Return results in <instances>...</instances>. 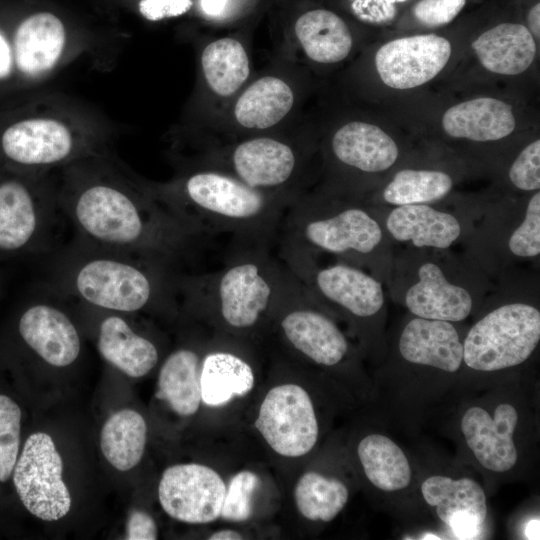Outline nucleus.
Instances as JSON below:
<instances>
[{
    "label": "nucleus",
    "mask_w": 540,
    "mask_h": 540,
    "mask_svg": "<svg viewBox=\"0 0 540 540\" xmlns=\"http://www.w3.org/2000/svg\"><path fill=\"white\" fill-rule=\"evenodd\" d=\"M12 55L10 48L4 37L0 34V77H5L10 73Z\"/></svg>",
    "instance_id": "37998d69"
},
{
    "label": "nucleus",
    "mask_w": 540,
    "mask_h": 540,
    "mask_svg": "<svg viewBox=\"0 0 540 540\" xmlns=\"http://www.w3.org/2000/svg\"><path fill=\"white\" fill-rule=\"evenodd\" d=\"M405 0H351L353 12L362 20L382 22L395 13V4Z\"/></svg>",
    "instance_id": "a19ab883"
},
{
    "label": "nucleus",
    "mask_w": 540,
    "mask_h": 540,
    "mask_svg": "<svg viewBox=\"0 0 540 540\" xmlns=\"http://www.w3.org/2000/svg\"><path fill=\"white\" fill-rule=\"evenodd\" d=\"M201 63L209 86L221 96L233 94L249 75L246 51L232 38L218 39L206 46Z\"/></svg>",
    "instance_id": "2f4dec72"
},
{
    "label": "nucleus",
    "mask_w": 540,
    "mask_h": 540,
    "mask_svg": "<svg viewBox=\"0 0 540 540\" xmlns=\"http://www.w3.org/2000/svg\"><path fill=\"white\" fill-rule=\"evenodd\" d=\"M37 182L0 179V260L48 252L55 244L64 217L59 195Z\"/></svg>",
    "instance_id": "423d86ee"
},
{
    "label": "nucleus",
    "mask_w": 540,
    "mask_h": 540,
    "mask_svg": "<svg viewBox=\"0 0 540 540\" xmlns=\"http://www.w3.org/2000/svg\"><path fill=\"white\" fill-rule=\"evenodd\" d=\"M276 243H232L223 265L209 272L178 273L179 305L210 314L230 329L255 328L272 308L287 267Z\"/></svg>",
    "instance_id": "7ed1b4c3"
},
{
    "label": "nucleus",
    "mask_w": 540,
    "mask_h": 540,
    "mask_svg": "<svg viewBox=\"0 0 540 540\" xmlns=\"http://www.w3.org/2000/svg\"><path fill=\"white\" fill-rule=\"evenodd\" d=\"M277 238L311 253L323 251L356 260L373 253L383 233L371 213L359 206L326 208L296 200L287 209Z\"/></svg>",
    "instance_id": "39448f33"
},
{
    "label": "nucleus",
    "mask_w": 540,
    "mask_h": 540,
    "mask_svg": "<svg viewBox=\"0 0 540 540\" xmlns=\"http://www.w3.org/2000/svg\"><path fill=\"white\" fill-rule=\"evenodd\" d=\"M399 351L408 362L455 372L463 361V344L449 321L416 317L399 339Z\"/></svg>",
    "instance_id": "6ab92c4d"
},
{
    "label": "nucleus",
    "mask_w": 540,
    "mask_h": 540,
    "mask_svg": "<svg viewBox=\"0 0 540 540\" xmlns=\"http://www.w3.org/2000/svg\"><path fill=\"white\" fill-rule=\"evenodd\" d=\"M540 340V312L527 303L502 305L480 319L463 344V360L477 371L517 366L534 352Z\"/></svg>",
    "instance_id": "0eeeda50"
},
{
    "label": "nucleus",
    "mask_w": 540,
    "mask_h": 540,
    "mask_svg": "<svg viewBox=\"0 0 540 540\" xmlns=\"http://www.w3.org/2000/svg\"><path fill=\"white\" fill-rule=\"evenodd\" d=\"M332 151L341 163L369 173L387 170L399 155L398 146L386 132L358 121L342 126L334 134Z\"/></svg>",
    "instance_id": "4be33fe9"
},
{
    "label": "nucleus",
    "mask_w": 540,
    "mask_h": 540,
    "mask_svg": "<svg viewBox=\"0 0 540 540\" xmlns=\"http://www.w3.org/2000/svg\"><path fill=\"white\" fill-rule=\"evenodd\" d=\"M386 228L394 239L410 241L420 248L446 249L461 234V225L455 216L426 204L395 207L386 219Z\"/></svg>",
    "instance_id": "412c9836"
},
{
    "label": "nucleus",
    "mask_w": 540,
    "mask_h": 540,
    "mask_svg": "<svg viewBox=\"0 0 540 540\" xmlns=\"http://www.w3.org/2000/svg\"><path fill=\"white\" fill-rule=\"evenodd\" d=\"M294 96L283 80L267 76L251 84L235 105V118L250 129H266L281 121L291 110Z\"/></svg>",
    "instance_id": "c85d7f7f"
},
{
    "label": "nucleus",
    "mask_w": 540,
    "mask_h": 540,
    "mask_svg": "<svg viewBox=\"0 0 540 540\" xmlns=\"http://www.w3.org/2000/svg\"><path fill=\"white\" fill-rule=\"evenodd\" d=\"M191 6V0H141L139 3L141 14L152 21L180 16Z\"/></svg>",
    "instance_id": "ea45409f"
},
{
    "label": "nucleus",
    "mask_w": 540,
    "mask_h": 540,
    "mask_svg": "<svg viewBox=\"0 0 540 540\" xmlns=\"http://www.w3.org/2000/svg\"><path fill=\"white\" fill-rule=\"evenodd\" d=\"M451 44L435 34L392 40L376 53L375 65L381 80L395 89H410L433 79L447 64Z\"/></svg>",
    "instance_id": "ddd939ff"
},
{
    "label": "nucleus",
    "mask_w": 540,
    "mask_h": 540,
    "mask_svg": "<svg viewBox=\"0 0 540 540\" xmlns=\"http://www.w3.org/2000/svg\"><path fill=\"white\" fill-rule=\"evenodd\" d=\"M418 281L407 290L405 304L416 317L457 322L466 319L472 310L471 294L451 283L434 262L420 265Z\"/></svg>",
    "instance_id": "a211bd4d"
},
{
    "label": "nucleus",
    "mask_w": 540,
    "mask_h": 540,
    "mask_svg": "<svg viewBox=\"0 0 540 540\" xmlns=\"http://www.w3.org/2000/svg\"><path fill=\"white\" fill-rule=\"evenodd\" d=\"M176 215L213 238L233 243H276L290 204L217 171H198L181 184L155 193Z\"/></svg>",
    "instance_id": "20e7f679"
},
{
    "label": "nucleus",
    "mask_w": 540,
    "mask_h": 540,
    "mask_svg": "<svg viewBox=\"0 0 540 540\" xmlns=\"http://www.w3.org/2000/svg\"><path fill=\"white\" fill-rule=\"evenodd\" d=\"M82 144L73 131L53 118H28L8 126L0 137V153L10 164L38 171L77 158Z\"/></svg>",
    "instance_id": "f8f14e48"
},
{
    "label": "nucleus",
    "mask_w": 540,
    "mask_h": 540,
    "mask_svg": "<svg viewBox=\"0 0 540 540\" xmlns=\"http://www.w3.org/2000/svg\"><path fill=\"white\" fill-rule=\"evenodd\" d=\"M201 359L194 349L181 347L170 353L160 368L156 397L181 416L195 414L202 401Z\"/></svg>",
    "instance_id": "a878e982"
},
{
    "label": "nucleus",
    "mask_w": 540,
    "mask_h": 540,
    "mask_svg": "<svg viewBox=\"0 0 540 540\" xmlns=\"http://www.w3.org/2000/svg\"><path fill=\"white\" fill-rule=\"evenodd\" d=\"M21 410L8 396L0 394V482H6L18 458Z\"/></svg>",
    "instance_id": "f704fd0d"
},
{
    "label": "nucleus",
    "mask_w": 540,
    "mask_h": 540,
    "mask_svg": "<svg viewBox=\"0 0 540 540\" xmlns=\"http://www.w3.org/2000/svg\"><path fill=\"white\" fill-rule=\"evenodd\" d=\"M528 25L531 34L539 38L540 36V4H535L528 14Z\"/></svg>",
    "instance_id": "a18cd8bd"
},
{
    "label": "nucleus",
    "mask_w": 540,
    "mask_h": 540,
    "mask_svg": "<svg viewBox=\"0 0 540 540\" xmlns=\"http://www.w3.org/2000/svg\"><path fill=\"white\" fill-rule=\"evenodd\" d=\"M147 425L141 414L131 409L111 415L102 427L100 447L106 460L119 471L134 468L142 459Z\"/></svg>",
    "instance_id": "c756f323"
},
{
    "label": "nucleus",
    "mask_w": 540,
    "mask_h": 540,
    "mask_svg": "<svg viewBox=\"0 0 540 540\" xmlns=\"http://www.w3.org/2000/svg\"><path fill=\"white\" fill-rule=\"evenodd\" d=\"M254 382L251 365L234 352L214 350L201 359V400L208 406H222L234 396L248 394Z\"/></svg>",
    "instance_id": "393cba45"
},
{
    "label": "nucleus",
    "mask_w": 540,
    "mask_h": 540,
    "mask_svg": "<svg viewBox=\"0 0 540 540\" xmlns=\"http://www.w3.org/2000/svg\"><path fill=\"white\" fill-rule=\"evenodd\" d=\"M96 172L74 171L59 194L74 239L152 257L178 270L210 239L155 193L139 191L108 171Z\"/></svg>",
    "instance_id": "f257e3e1"
},
{
    "label": "nucleus",
    "mask_w": 540,
    "mask_h": 540,
    "mask_svg": "<svg viewBox=\"0 0 540 540\" xmlns=\"http://www.w3.org/2000/svg\"><path fill=\"white\" fill-rule=\"evenodd\" d=\"M101 311L104 315L97 327V349L102 358L127 376L148 374L159 360L155 343L133 328L126 313Z\"/></svg>",
    "instance_id": "f3484780"
},
{
    "label": "nucleus",
    "mask_w": 540,
    "mask_h": 540,
    "mask_svg": "<svg viewBox=\"0 0 540 540\" xmlns=\"http://www.w3.org/2000/svg\"><path fill=\"white\" fill-rule=\"evenodd\" d=\"M295 33L307 56L319 63L339 62L352 48L347 25L328 10H312L300 16L295 23Z\"/></svg>",
    "instance_id": "cd10ccee"
},
{
    "label": "nucleus",
    "mask_w": 540,
    "mask_h": 540,
    "mask_svg": "<svg viewBox=\"0 0 540 540\" xmlns=\"http://www.w3.org/2000/svg\"><path fill=\"white\" fill-rule=\"evenodd\" d=\"M128 540H155L157 526L153 518L141 510H133L128 517L126 526Z\"/></svg>",
    "instance_id": "79ce46f5"
},
{
    "label": "nucleus",
    "mask_w": 540,
    "mask_h": 540,
    "mask_svg": "<svg viewBox=\"0 0 540 540\" xmlns=\"http://www.w3.org/2000/svg\"><path fill=\"white\" fill-rule=\"evenodd\" d=\"M267 444L285 457H300L318 439V422L310 396L297 384L268 391L254 422Z\"/></svg>",
    "instance_id": "9d476101"
},
{
    "label": "nucleus",
    "mask_w": 540,
    "mask_h": 540,
    "mask_svg": "<svg viewBox=\"0 0 540 540\" xmlns=\"http://www.w3.org/2000/svg\"><path fill=\"white\" fill-rule=\"evenodd\" d=\"M230 164L236 179L276 197L273 189H279L294 175L296 155L286 143L262 137L237 145L230 156Z\"/></svg>",
    "instance_id": "dca6fc26"
},
{
    "label": "nucleus",
    "mask_w": 540,
    "mask_h": 540,
    "mask_svg": "<svg viewBox=\"0 0 540 540\" xmlns=\"http://www.w3.org/2000/svg\"><path fill=\"white\" fill-rule=\"evenodd\" d=\"M62 470V458L50 435L31 434L17 458L13 481L22 504L39 519L59 520L70 510L71 497Z\"/></svg>",
    "instance_id": "1a4fd4ad"
},
{
    "label": "nucleus",
    "mask_w": 540,
    "mask_h": 540,
    "mask_svg": "<svg viewBox=\"0 0 540 540\" xmlns=\"http://www.w3.org/2000/svg\"><path fill=\"white\" fill-rule=\"evenodd\" d=\"M259 484L258 475L252 471L235 474L226 486L220 517L231 522L248 520L253 514V497Z\"/></svg>",
    "instance_id": "c9c22d12"
},
{
    "label": "nucleus",
    "mask_w": 540,
    "mask_h": 540,
    "mask_svg": "<svg viewBox=\"0 0 540 540\" xmlns=\"http://www.w3.org/2000/svg\"><path fill=\"white\" fill-rule=\"evenodd\" d=\"M421 492L446 525L458 518L471 519L483 525L486 519L485 493L472 479L434 475L423 481Z\"/></svg>",
    "instance_id": "bb28decb"
},
{
    "label": "nucleus",
    "mask_w": 540,
    "mask_h": 540,
    "mask_svg": "<svg viewBox=\"0 0 540 540\" xmlns=\"http://www.w3.org/2000/svg\"><path fill=\"white\" fill-rule=\"evenodd\" d=\"M525 536L528 539H539V519H532L525 528Z\"/></svg>",
    "instance_id": "de8ad7c7"
},
{
    "label": "nucleus",
    "mask_w": 540,
    "mask_h": 540,
    "mask_svg": "<svg viewBox=\"0 0 540 540\" xmlns=\"http://www.w3.org/2000/svg\"><path fill=\"white\" fill-rule=\"evenodd\" d=\"M465 3L466 0H420L413 13L422 24L437 27L451 22Z\"/></svg>",
    "instance_id": "58836bf2"
},
{
    "label": "nucleus",
    "mask_w": 540,
    "mask_h": 540,
    "mask_svg": "<svg viewBox=\"0 0 540 540\" xmlns=\"http://www.w3.org/2000/svg\"><path fill=\"white\" fill-rule=\"evenodd\" d=\"M472 48L487 70L503 75L524 72L536 55L529 29L514 23H502L484 32L473 41Z\"/></svg>",
    "instance_id": "b1692460"
},
{
    "label": "nucleus",
    "mask_w": 540,
    "mask_h": 540,
    "mask_svg": "<svg viewBox=\"0 0 540 540\" xmlns=\"http://www.w3.org/2000/svg\"><path fill=\"white\" fill-rule=\"evenodd\" d=\"M225 492L222 477L212 468L197 463L168 467L158 486L162 509L173 519L191 524L218 519Z\"/></svg>",
    "instance_id": "9b49d317"
},
{
    "label": "nucleus",
    "mask_w": 540,
    "mask_h": 540,
    "mask_svg": "<svg viewBox=\"0 0 540 540\" xmlns=\"http://www.w3.org/2000/svg\"><path fill=\"white\" fill-rule=\"evenodd\" d=\"M348 497V489L340 480L313 471L304 473L294 490L299 512L312 521L333 520L346 505Z\"/></svg>",
    "instance_id": "473e14b6"
},
{
    "label": "nucleus",
    "mask_w": 540,
    "mask_h": 540,
    "mask_svg": "<svg viewBox=\"0 0 540 540\" xmlns=\"http://www.w3.org/2000/svg\"><path fill=\"white\" fill-rule=\"evenodd\" d=\"M270 316L277 318L286 342L319 365H337L348 352L342 331L315 307V299L288 267Z\"/></svg>",
    "instance_id": "6e6552de"
},
{
    "label": "nucleus",
    "mask_w": 540,
    "mask_h": 540,
    "mask_svg": "<svg viewBox=\"0 0 540 540\" xmlns=\"http://www.w3.org/2000/svg\"><path fill=\"white\" fill-rule=\"evenodd\" d=\"M18 332L29 349L53 367H67L81 352L76 325L64 309L52 301L29 304L18 320Z\"/></svg>",
    "instance_id": "4468645a"
},
{
    "label": "nucleus",
    "mask_w": 540,
    "mask_h": 540,
    "mask_svg": "<svg viewBox=\"0 0 540 540\" xmlns=\"http://www.w3.org/2000/svg\"><path fill=\"white\" fill-rule=\"evenodd\" d=\"M451 177L435 170L404 169L395 174L383 191V199L392 205L426 204L446 196Z\"/></svg>",
    "instance_id": "72a5a7b5"
},
{
    "label": "nucleus",
    "mask_w": 540,
    "mask_h": 540,
    "mask_svg": "<svg viewBox=\"0 0 540 540\" xmlns=\"http://www.w3.org/2000/svg\"><path fill=\"white\" fill-rule=\"evenodd\" d=\"M508 247L512 254L522 258L536 257L540 253V193L529 200L521 224L511 234Z\"/></svg>",
    "instance_id": "e433bc0d"
},
{
    "label": "nucleus",
    "mask_w": 540,
    "mask_h": 540,
    "mask_svg": "<svg viewBox=\"0 0 540 540\" xmlns=\"http://www.w3.org/2000/svg\"><path fill=\"white\" fill-rule=\"evenodd\" d=\"M228 0H201V7L204 13L209 16L220 15Z\"/></svg>",
    "instance_id": "c03bdc74"
},
{
    "label": "nucleus",
    "mask_w": 540,
    "mask_h": 540,
    "mask_svg": "<svg viewBox=\"0 0 540 540\" xmlns=\"http://www.w3.org/2000/svg\"><path fill=\"white\" fill-rule=\"evenodd\" d=\"M509 178L520 190L531 191L540 188V141L526 146L515 159L509 170Z\"/></svg>",
    "instance_id": "4c0bfd02"
},
{
    "label": "nucleus",
    "mask_w": 540,
    "mask_h": 540,
    "mask_svg": "<svg viewBox=\"0 0 540 540\" xmlns=\"http://www.w3.org/2000/svg\"><path fill=\"white\" fill-rule=\"evenodd\" d=\"M442 125L451 137L484 142L511 134L515 129V118L507 103L481 97L449 108L443 115Z\"/></svg>",
    "instance_id": "5701e85b"
},
{
    "label": "nucleus",
    "mask_w": 540,
    "mask_h": 540,
    "mask_svg": "<svg viewBox=\"0 0 540 540\" xmlns=\"http://www.w3.org/2000/svg\"><path fill=\"white\" fill-rule=\"evenodd\" d=\"M66 30L52 13L40 12L23 20L14 35V60L17 69L28 77L52 70L66 45Z\"/></svg>",
    "instance_id": "aec40b11"
},
{
    "label": "nucleus",
    "mask_w": 540,
    "mask_h": 540,
    "mask_svg": "<svg viewBox=\"0 0 540 540\" xmlns=\"http://www.w3.org/2000/svg\"><path fill=\"white\" fill-rule=\"evenodd\" d=\"M518 423L514 406L502 403L493 416L481 407H471L463 415L461 429L478 462L494 472L510 470L518 458L513 433Z\"/></svg>",
    "instance_id": "2eb2a0df"
},
{
    "label": "nucleus",
    "mask_w": 540,
    "mask_h": 540,
    "mask_svg": "<svg viewBox=\"0 0 540 540\" xmlns=\"http://www.w3.org/2000/svg\"><path fill=\"white\" fill-rule=\"evenodd\" d=\"M182 272L145 255L74 239L58 255L50 291L90 307L127 314L180 306L176 277Z\"/></svg>",
    "instance_id": "f03ea898"
},
{
    "label": "nucleus",
    "mask_w": 540,
    "mask_h": 540,
    "mask_svg": "<svg viewBox=\"0 0 540 540\" xmlns=\"http://www.w3.org/2000/svg\"><path fill=\"white\" fill-rule=\"evenodd\" d=\"M209 540H240L243 539L242 535L234 530L225 529L213 533Z\"/></svg>",
    "instance_id": "49530a36"
},
{
    "label": "nucleus",
    "mask_w": 540,
    "mask_h": 540,
    "mask_svg": "<svg viewBox=\"0 0 540 540\" xmlns=\"http://www.w3.org/2000/svg\"><path fill=\"white\" fill-rule=\"evenodd\" d=\"M357 451L366 477L376 488L390 492L409 485L408 459L390 438L370 434L360 441Z\"/></svg>",
    "instance_id": "7c9ffc66"
}]
</instances>
